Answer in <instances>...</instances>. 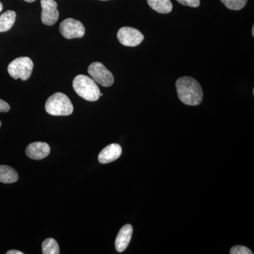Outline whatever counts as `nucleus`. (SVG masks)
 Instances as JSON below:
<instances>
[{
    "instance_id": "dca6fc26",
    "label": "nucleus",
    "mask_w": 254,
    "mask_h": 254,
    "mask_svg": "<svg viewBox=\"0 0 254 254\" xmlns=\"http://www.w3.org/2000/svg\"><path fill=\"white\" fill-rule=\"evenodd\" d=\"M229 9L240 10L243 9L247 3V0H220Z\"/></svg>"
},
{
    "instance_id": "4468645a",
    "label": "nucleus",
    "mask_w": 254,
    "mask_h": 254,
    "mask_svg": "<svg viewBox=\"0 0 254 254\" xmlns=\"http://www.w3.org/2000/svg\"><path fill=\"white\" fill-rule=\"evenodd\" d=\"M16 14L15 11L9 10L0 16V33L11 29L16 21Z\"/></svg>"
},
{
    "instance_id": "f03ea898",
    "label": "nucleus",
    "mask_w": 254,
    "mask_h": 254,
    "mask_svg": "<svg viewBox=\"0 0 254 254\" xmlns=\"http://www.w3.org/2000/svg\"><path fill=\"white\" fill-rule=\"evenodd\" d=\"M73 88L81 98L88 101H97L100 98V88L96 82L86 75H78L73 81Z\"/></svg>"
},
{
    "instance_id": "393cba45",
    "label": "nucleus",
    "mask_w": 254,
    "mask_h": 254,
    "mask_svg": "<svg viewBox=\"0 0 254 254\" xmlns=\"http://www.w3.org/2000/svg\"><path fill=\"white\" fill-rule=\"evenodd\" d=\"M1 122H0V127H1Z\"/></svg>"
},
{
    "instance_id": "f257e3e1",
    "label": "nucleus",
    "mask_w": 254,
    "mask_h": 254,
    "mask_svg": "<svg viewBox=\"0 0 254 254\" xmlns=\"http://www.w3.org/2000/svg\"><path fill=\"white\" fill-rule=\"evenodd\" d=\"M178 98L184 104L190 106L200 105L203 100V93L201 86L196 80L190 76H183L176 82Z\"/></svg>"
},
{
    "instance_id": "0eeeda50",
    "label": "nucleus",
    "mask_w": 254,
    "mask_h": 254,
    "mask_svg": "<svg viewBox=\"0 0 254 254\" xmlns=\"http://www.w3.org/2000/svg\"><path fill=\"white\" fill-rule=\"evenodd\" d=\"M118 38L123 46L136 47L141 44L144 39V36L136 28L123 27L119 30Z\"/></svg>"
},
{
    "instance_id": "f8f14e48",
    "label": "nucleus",
    "mask_w": 254,
    "mask_h": 254,
    "mask_svg": "<svg viewBox=\"0 0 254 254\" xmlns=\"http://www.w3.org/2000/svg\"><path fill=\"white\" fill-rule=\"evenodd\" d=\"M17 172L11 167L7 165H0V182L4 184H11L17 182Z\"/></svg>"
},
{
    "instance_id": "412c9836",
    "label": "nucleus",
    "mask_w": 254,
    "mask_h": 254,
    "mask_svg": "<svg viewBox=\"0 0 254 254\" xmlns=\"http://www.w3.org/2000/svg\"><path fill=\"white\" fill-rule=\"evenodd\" d=\"M3 9V4H1V1H0V12L2 11Z\"/></svg>"
},
{
    "instance_id": "ddd939ff",
    "label": "nucleus",
    "mask_w": 254,
    "mask_h": 254,
    "mask_svg": "<svg viewBox=\"0 0 254 254\" xmlns=\"http://www.w3.org/2000/svg\"><path fill=\"white\" fill-rule=\"evenodd\" d=\"M150 7L160 14H169L173 10L170 0H147Z\"/></svg>"
},
{
    "instance_id": "2eb2a0df",
    "label": "nucleus",
    "mask_w": 254,
    "mask_h": 254,
    "mask_svg": "<svg viewBox=\"0 0 254 254\" xmlns=\"http://www.w3.org/2000/svg\"><path fill=\"white\" fill-rule=\"evenodd\" d=\"M42 252L43 254H59V245L54 239H46L42 245Z\"/></svg>"
},
{
    "instance_id": "aec40b11",
    "label": "nucleus",
    "mask_w": 254,
    "mask_h": 254,
    "mask_svg": "<svg viewBox=\"0 0 254 254\" xmlns=\"http://www.w3.org/2000/svg\"><path fill=\"white\" fill-rule=\"evenodd\" d=\"M6 254H23V253L18 250H10L6 252Z\"/></svg>"
},
{
    "instance_id": "5701e85b",
    "label": "nucleus",
    "mask_w": 254,
    "mask_h": 254,
    "mask_svg": "<svg viewBox=\"0 0 254 254\" xmlns=\"http://www.w3.org/2000/svg\"><path fill=\"white\" fill-rule=\"evenodd\" d=\"M252 36H253V37H254V26H253V28H252Z\"/></svg>"
},
{
    "instance_id": "6e6552de",
    "label": "nucleus",
    "mask_w": 254,
    "mask_h": 254,
    "mask_svg": "<svg viewBox=\"0 0 254 254\" xmlns=\"http://www.w3.org/2000/svg\"><path fill=\"white\" fill-rule=\"evenodd\" d=\"M41 20L43 24L53 26L59 19V11L58 10V3L55 0H41Z\"/></svg>"
},
{
    "instance_id": "1a4fd4ad",
    "label": "nucleus",
    "mask_w": 254,
    "mask_h": 254,
    "mask_svg": "<svg viewBox=\"0 0 254 254\" xmlns=\"http://www.w3.org/2000/svg\"><path fill=\"white\" fill-rule=\"evenodd\" d=\"M50 145L45 142H35L28 145L26 153L28 158L33 160H42L50 154Z\"/></svg>"
},
{
    "instance_id": "4be33fe9",
    "label": "nucleus",
    "mask_w": 254,
    "mask_h": 254,
    "mask_svg": "<svg viewBox=\"0 0 254 254\" xmlns=\"http://www.w3.org/2000/svg\"><path fill=\"white\" fill-rule=\"evenodd\" d=\"M25 1H26V2H33V1H36V0H24Z\"/></svg>"
},
{
    "instance_id": "7ed1b4c3",
    "label": "nucleus",
    "mask_w": 254,
    "mask_h": 254,
    "mask_svg": "<svg viewBox=\"0 0 254 254\" xmlns=\"http://www.w3.org/2000/svg\"><path fill=\"white\" fill-rule=\"evenodd\" d=\"M46 110L53 116H68L72 114L73 107L71 100L66 95L56 93L47 100Z\"/></svg>"
},
{
    "instance_id": "39448f33",
    "label": "nucleus",
    "mask_w": 254,
    "mask_h": 254,
    "mask_svg": "<svg viewBox=\"0 0 254 254\" xmlns=\"http://www.w3.org/2000/svg\"><path fill=\"white\" fill-rule=\"evenodd\" d=\"M88 73L91 76L92 79L103 86H111L115 81L113 73L103 64L98 62L92 63L88 66Z\"/></svg>"
},
{
    "instance_id": "9b49d317",
    "label": "nucleus",
    "mask_w": 254,
    "mask_h": 254,
    "mask_svg": "<svg viewBox=\"0 0 254 254\" xmlns=\"http://www.w3.org/2000/svg\"><path fill=\"white\" fill-rule=\"evenodd\" d=\"M133 227L129 224L122 227L115 240V248L118 252H123L129 245L131 241Z\"/></svg>"
},
{
    "instance_id": "20e7f679",
    "label": "nucleus",
    "mask_w": 254,
    "mask_h": 254,
    "mask_svg": "<svg viewBox=\"0 0 254 254\" xmlns=\"http://www.w3.org/2000/svg\"><path fill=\"white\" fill-rule=\"evenodd\" d=\"M33 68V61L27 57H21L9 64L8 72L14 79L21 78L22 81H26L31 77Z\"/></svg>"
},
{
    "instance_id": "9d476101",
    "label": "nucleus",
    "mask_w": 254,
    "mask_h": 254,
    "mask_svg": "<svg viewBox=\"0 0 254 254\" xmlns=\"http://www.w3.org/2000/svg\"><path fill=\"white\" fill-rule=\"evenodd\" d=\"M123 153L122 147L118 143H112L105 147L98 155L100 163L108 164L118 160Z\"/></svg>"
},
{
    "instance_id": "423d86ee",
    "label": "nucleus",
    "mask_w": 254,
    "mask_h": 254,
    "mask_svg": "<svg viewBox=\"0 0 254 254\" xmlns=\"http://www.w3.org/2000/svg\"><path fill=\"white\" fill-rule=\"evenodd\" d=\"M60 31L66 39L82 38L85 35L84 26L78 20L68 18L60 23Z\"/></svg>"
},
{
    "instance_id": "6ab92c4d",
    "label": "nucleus",
    "mask_w": 254,
    "mask_h": 254,
    "mask_svg": "<svg viewBox=\"0 0 254 254\" xmlns=\"http://www.w3.org/2000/svg\"><path fill=\"white\" fill-rule=\"evenodd\" d=\"M10 110V106L6 102L0 99V113H7Z\"/></svg>"
},
{
    "instance_id": "f3484780",
    "label": "nucleus",
    "mask_w": 254,
    "mask_h": 254,
    "mask_svg": "<svg viewBox=\"0 0 254 254\" xmlns=\"http://www.w3.org/2000/svg\"><path fill=\"white\" fill-rule=\"evenodd\" d=\"M230 254H252L253 252L244 246H235L232 247L230 252Z\"/></svg>"
},
{
    "instance_id": "a211bd4d",
    "label": "nucleus",
    "mask_w": 254,
    "mask_h": 254,
    "mask_svg": "<svg viewBox=\"0 0 254 254\" xmlns=\"http://www.w3.org/2000/svg\"><path fill=\"white\" fill-rule=\"evenodd\" d=\"M180 4L190 7H198L200 5V0H177Z\"/></svg>"
},
{
    "instance_id": "b1692460",
    "label": "nucleus",
    "mask_w": 254,
    "mask_h": 254,
    "mask_svg": "<svg viewBox=\"0 0 254 254\" xmlns=\"http://www.w3.org/2000/svg\"><path fill=\"white\" fill-rule=\"evenodd\" d=\"M100 1H108V0H100Z\"/></svg>"
}]
</instances>
